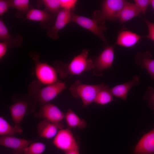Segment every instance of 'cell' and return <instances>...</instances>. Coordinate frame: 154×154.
Wrapping results in <instances>:
<instances>
[{
	"mask_svg": "<svg viewBox=\"0 0 154 154\" xmlns=\"http://www.w3.org/2000/svg\"><path fill=\"white\" fill-rule=\"evenodd\" d=\"M142 36L131 31L123 30L117 36L115 44L125 47H132L141 40Z\"/></svg>",
	"mask_w": 154,
	"mask_h": 154,
	"instance_id": "cell-16",
	"label": "cell"
},
{
	"mask_svg": "<svg viewBox=\"0 0 154 154\" xmlns=\"http://www.w3.org/2000/svg\"><path fill=\"white\" fill-rule=\"evenodd\" d=\"M89 50L85 49L74 56L69 62L64 64L60 61L54 63V67L60 77L64 78L68 75H80L83 72L94 68L93 58H88Z\"/></svg>",
	"mask_w": 154,
	"mask_h": 154,
	"instance_id": "cell-1",
	"label": "cell"
},
{
	"mask_svg": "<svg viewBox=\"0 0 154 154\" xmlns=\"http://www.w3.org/2000/svg\"><path fill=\"white\" fill-rule=\"evenodd\" d=\"M28 0H11V7L16 9L17 11L15 15L17 17L22 18L32 9Z\"/></svg>",
	"mask_w": 154,
	"mask_h": 154,
	"instance_id": "cell-22",
	"label": "cell"
},
{
	"mask_svg": "<svg viewBox=\"0 0 154 154\" xmlns=\"http://www.w3.org/2000/svg\"><path fill=\"white\" fill-rule=\"evenodd\" d=\"M41 84L37 80L33 81L28 88L29 95L41 106L54 98L66 88V82L58 81L41 88Z\"/></svg>",
	"mask_w": 154,
	"mask_h": 154,
	"instance_id": "cell-2",
	"label": "cell"
},
{
	"mask_svg": "<svg viewBox=\"0 0 154 154\" xmlns=\"http://www.w3.org/2000/svg\"><path fill=\"white\" fill-rule=\"evenodd\" d=\"M37 129L39 136L47 139L54 137L59 129L56 125L46 119H44L38 123Z\"/></svg>",
	"mask_w": 154,
	"mask_h": 154,
	"instance_id": "cell-17",
	"label": "cell"
},
{
	"mask_svg": "<svg viewBox=\"0 0 154 154\" xmlns=\"http://www.w3.org/2000/svg\"><path fill=\"white\" fill-rule=\"evenodd\" d=\"M140 13L135 4L127 1L121 9L118 18L120 24L126 22Z\"/></svg>",
	"mask_w": 154,
	"mask_h": 154,
	"instance_id": "cell-19",
	"label": "cell"
},
{
	"mask_svg": "<svg viewBox=\"0 0 154 154\" xmlns=\"http://www.w3.org/2000/svg\"><path fill=\"white\" fill-rule=\"evenodd\" d=\"M150 52L146 51L144 53H138L135 57L136 64L141 68L145 69L151 78L154 79V59L151 58Z\"/></svg>",
	"mask_w": 154,
	"mask_h": 154,
	"instance_id": "cell-18",
	"label": "cell"
},
{
	"mask_svg": "<svg viewBox=\"0 0 154 154\" xmlns=\"http://www.w3.org/2000/svg\"><path fill=\"white\" fill-rule=\"evenodd\" d=\"M29 55L34 62L35 75L38 82L47 85L59 81L57 72L54 67L40 61V56L34 51L30 52Z\"/></svg>",
	"mask_w": 154,
	"mask_h": 154,
	"instance_id": "cell-5",
	"label": "cell"
},
{
	"mask_svg": "<svg viewBox=\"0 0 154 154\" xmlns=\"http://www.w3.org/2000/svg\"><path fill=\"white\" fill-rule=\"evenodd\" d=\"M61 9L73 11L75 8L77 1L75 0H60Z\"/></svg>",
	"mask_w": 154,
	"mask_h": 154,
	"instance_id": "cell-29",
	"label": "cell"
},
{
	"mask_svg": "<svg viewBox=\"0 0 154 154\" xmlns=\"http://www.w3.org/2000/svg\"><path fill=\"white\" fill-rule=\"evenodd\" d=\"M11 7V0H0V16H2Z\"/></svg>",
	"mask_w": 154,
	"mask_h": 154,
	"instance_id": "cell-30",
	"label": "cell"
},
{
	"mask_svg": "<svg viewBox=\"0 0 154 154\" xmlns=\"http://www.w3.org/2000/svg\"><path fill=\"white\" fill-rule=\"evenodd\" d=\"M115 45H107L98 56L93 58V74L100 76L103 70L111 67L114 59Z\"/></svg>",
	"mask_w": 154,
	"mask_h": 154,
	"instance_id": "cell-8",
	"label": "cell"
},
{
	"mask_svg": "<svg viewBox=\"0 0 154 154\" xmlns=\"http://www.w3.org/2000/svg\"><path fill=\"white\" fill-rule=\"evenodd\" d=\"M113 96L108 86L102 89L98 93L94 102L99 104L105 105L112 101Z\"/></svg>",
	"mask_w": 154,
	"mask_h": 154,
	"instance_id": "cell-24",
	"label": "cell"
},
{
	"mask_svg": "<svg viewBox=\"0 0 154 154\" xmlns=\"http://www.w3.org/2000/svg\"><path fill=\"white\" fill-rule=\"evenodd\" d=\"M34 142V140L18 138L13 136L0 137V145L12 149L14 154H23L25 149Z\"/></svg>",
	"mask_w": 154,
	"mask_h": 154,
	"instance_id": "cell-12",
	"label": "cell"
},
{
	"mask_svg": "<svg viewBox=\"0 0 154 154\" xmlns=\"http://www.w3.org/2000/svg\"><path fill=\"white\" fill-rule=\"evenodd\" d=\"M7 44L5 42H0V59H1L6 54L7 48Z\"/></svg>",
	"mask_w": 154,
	"mask_h": 154,
	"instance_id": "cell-32",
	"label": "cell"
},
{
	"mask_svg": "<svg viewBox=\"0 0 154 154\" xmlns=\"http://www.w3.org/2000/svg\"><path fill=\"white\" fill-rule=\"evenodd\" d=\"M71 22V21L70 20L56 19L54 24L47 29V35L53 39H58L59 38L58 35L59 31Z\"/></svg>",
	"mask_w": 154,
	"mask_h": 154,
	"instance_id": "cell-23",
	"label": "cell"
},
{
	"mask_svg": "<svg viewBox=\"0 0 154 154\" xmlns=\"http://www.w3.org/2000/svg\"><path fill=\"white\" fill-rule=\"evenodd\" d=\"M108 86L104 83L95 85L82 83L77 80L70 86V90L74 98H80L83 106L86 107L94 101L98 93Z\"/></svg>",
	"mask_w": 154,
	"mask_h": 154,
	"instance_id": "cell-3",
	"label": "cell"
},
{
	"mask_svg": "<svg viewBox=\"0 0 154 154\" xmlns=\"http://www.w3.org/2000/svg\"><path fill=\"white\" fill-rule=\"evenodd\" d=\"M35 116L43 118L57 125L59 129L63 128L62 121L65 114L55 105L48 103L41 106L39 111L35 114Z\"/></svg>",
	"mask_w": 154,
	"mask_h": 154,
	"instance_id": "cell-9",
	"label": "cell"
},
{
	"mask_svg": "<svg viewBox=\"0 0 154 154\" xmlns=\"http://www.w3.org/2000/svg\"><path fill=\"white\" fill-rule=\"evenodd\" d=\"M46 147V145L43 143L34 142L25 149L23 154H42Z\"/></svg>",
	"mask_w": 154,
	"mask_h": 154,
	"instance_id": "cell-26",
	"label": "cell"
},
{
	"mask_svg": "<svg viewBox=\"0 0 154 154\" xmlns=\"http://www.w3.org/2000/svg\"><path fill=\"white\" fill-rule=\"evenodd\" d=\"M127 1L123 0H106L102 4L101 9L93 14V19L101 25L106 20L114 21L118 19L120 12Z\"/></svg>",
	"mask_w": 154,
	"mask_h": 154,
	"instance_id": "cell-4",
	"label": "cell"
},
{
	"mask_svg": "<svg viewBox=\"0 0 154 154\" xmlns=\"http://www.w3.org/2000/svg\"><path fill=\"white\" fill-rule=\"evenodd\" d=\"M71 21V22L91 31L103 42H106L104 32L107 29V28L104 24H100L96 20L94 19H92L80 15L73 12L72 14Z\"/></svg>",
	"mask_w": 154,
	"mask_h": 154,
	"instance_id": "cell-7",
	"label": "cell"
},
{
	"mask_svg": "<svg viewBox=\"0 0 154 154\" xmlns=\"http://www.w3.org/2000/svg\"><path fill=\"white\" fill-rule=\"evenodd\" d=\"M154 11V0H151V4Z\"/></svg>",
	"mask_w": 154,
	"mask_h": 154,
	"instance_id": "cell-34",
	"label": "cell"
},
{
	"mask_svg": "<svg viewBox=\"0 0 154 154\" xmlns=\"http://www.w3.org/2000/svg\"><path fill=\"white\" fill-rule=\"evenodd\" d=\"M0 40L3 41L8 47L13 48L21 46L23 42V38L21 35L17 34L14 36L9 34L8 29L2 18L0 19Z\"/></svg>",
	"mask_w": 154,
	"mask_h": 154,
	"instance_id": "cell-15",
	"label": "cell"
},
{
	"mask_svg": "<svg viewBox=\"0 0 154 154\" xmlns=\"http://www.w3.org/2000/svg\"><path fill=\"white\" fill-rule=\"evenodd\" d=\"M148 27V34L146 37L154 41V23L144 20Z\"/></svg>",
	"mask_w": 154,
	"mask_h": 154,
	"instance_id": "cell-31",
	"label": "cell"
},
{
	"mask_svg": "<svg viewBox=\"0 0 154 154\" xmlns=\"http://www.w3.org/2000/svg\"><path fill=\"white\" fill-rule=\"evenodd\" d=\"M56 16L49 13L45 9L40 10L32 8L26 15V19L39 22L40 26L44 29H48L54 24Z\"/></svg>",
	"mask_w": 154,
	"mask_h": 154,
	"instance_id": "cell-11",
	"label": "cell"
},
{
	"mask_svg": "<svg viewBox=\"0 0 154 154\" xmlns=\"http://www.w3.org/2000/svg\"><path fill=\"white\" fill-rule=\"evenodd\" d=\"M64 118L70 128H78L82 129L87 125L86 121L80 118L72 109H69L65 114Z\"/></svg>",
	"mask_w": 154,
	"mask_h": 154,
	"instance_id": "cell-20",
	"label": "cell"
},
{
	"mask_svg": "<svg viewBox=\"0 0 154 154\" xmlns=\"http://www.w3.org/2000/svg\"><path fill=\"white\" fill-rule=\"evenodd\" d=\"M134 154H154V128L144 135L135 147Z\"/></svg>",
	"mask_w": 154,
	"mask_h": 154,
	"instance_id": "cell-13",
	"label": "cell"
},
{
	"mask_svg": "<svg viewBox=\"0 0 154 154\" xmlns=\"http://www.w3.org/2000/svg\"><path fill=\"white\" fill-rule=\"evenodd\" d=\"M134 3L140 11L143 14L145 13L147 8L151 4V0H134Z\"/></svg>",
	"mask_w": 154,
	"mask_h": 154,
	"instance_id": "cell-27",
	"label": "cell"
},
{
	"mask_svg": "<svg viewBox=\"0 0 154 154\" xmlns=\"http://www.w3.org/2000/svg\"><path fill=\"white\" fill-rule=\"evenodd\" d=\"M52 143L56 147L64 152L79 148L72 133L69 128L59 129L54 138Z\"/></svg>",
	"mask_w": 154,
	"mask_h": 154,
	"instance_id": "cell-10",
	"label": "cell"
},
{
	"mask_svg": "<svg viewBox=\"0 0 154 154\" xmlns=\"http://www.w3.org/2000/svg\"></svg>",
	"mask_w": 154,
	"mask_h": 154,
	"instance_id": "cell-35",
	"label": "cell"
},
{
	"mask_svg": "<svg viewBox=\"0 0 154 154\" xmlns=\"http://www.w3.org/2000/svg\"><path fill=\"white\" fill-rule=\"evenodd\" d=\"M23 129L19 125H11L3 117H0V135L1 136H13L23 133Z\"/></svg>",
	"mask_w": 154,
	"mask_h": 154,
	"instance_id": "cell-21",
	"label": "cell"
},
{
	"mask_svg": "<svg viewBox=\"0 0 154 154\" xmlns=\"http://www.w3.org/2000/svg\"><path fill=\"white\" fill-rule=\"evenodd\" d=\"M37 1L39 3L44 6L45 10L55 16L61 9L60 0H42Z\"/></svg>",
	"mask_w": 154,
	"mask_h": 154,
	"instance_id": "cell-25",
	"label": "cell"
},
{
	"mask_svg": "<svg viewBox=\"0 0 154 154\" xmlns=\"http://www.w3.org/2000/svg\"><path fill=\"white\" fill-rule=\"evenodd\" d=\"M139 83V77L135 75L129 81L116 85L110 89V91L113 96L126 101L131 88L134 86L138 85Z\"/></svg>",
	"mask_w": 154,
	"mask_h": 154,
	"instance_id": "cell-14",
	"label": "cell"
},
{
	"mask_svg": "<svg viewBox=\"0 0 154 154\" xmlns=\"http://www.w3.org/2000/svg\"><path fill=\"white\" fill-rule=\"evenodd\" d=\"M29 99L15 98L13 104L9 106L11 115L15 125H19L25 115L35 110L36 102L31 103Z\"/></svg>",
	"mask_w": 154,
	"mask_h": 154,
	"instance_id": "cell-6",
	"label": "cell"
},
{
	"mask_svg": "<svg viewBox=\"0 0 154 154\" xmlns=\"http://www.w3.org/2000/svg\"><path fill=\"white\" fill-rule=\"evenodd\" d=\"M143 98L148 100L149 106L154 111V90L153 88L149 87L147 89Z\"/></svg>",
	"mask_w": 154,
	"mask_h": 154,
	"instance_id": "cell-28",
	"label": "cell"
},
{
	"mask_svg": "<svg viewBox=\"0 0 154 154\" xmlns=\"http://www.w3.org/2000/svg\"><path fill=\"white\" fill-rule=\"evenodd\" d=\"M65 152V154H80L79 148L72 149Z\"/></svg>",
	"mask_w": 154,
	"mask_h": 154,
	"instance_id": "cell-33",
	"label": "cell"
}]
</instances>
